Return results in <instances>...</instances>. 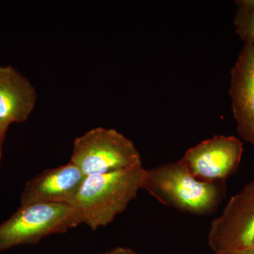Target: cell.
<instances>
[{
	"instance_id": "obj_8",
	"label": "cell",
	"mask_w": 254,
	"mask_h": 254,
	"mask_svg": "<svg viewBox=\"0 0 254 254\" xmlns=\"http://www.w3.org/2000/svg\"><path fill=\"white\" fill-rule=\"evenodd\" d=\"M86 177L71 162L46 169L26 182L20 196L21 205L38 203L70 205Z\"/></svg>"
},
{
	"instance_id": "obj_6",
	"label": "cell",
	"mask_w": 254,
	"mask_h": 254,
	"mask_svg": "<svg viewBox=\"0 0 254 254\" xmlns=\"http://www.w3.org/2000/svg\"><path fill=\"white\" fill-rule=\"evenodd\" d=\"M243 153L240 139L218 135L187 150L180 161L195 178L217 183L237 171Z\"/></svg>"
},
{
	"instance_id": "obj_12",
	"label": "cell",
	"mask_w": 254,
	"mask_h": 254,
	"mask_svg": "<svg viewBox=\"0 0 254 254\" xmlns=\"http://www.w3.org/2000/svg\"><path fill=\"white\" fill-rule=\"evenodd\" d=\"M102 254H141L128 247H118Z\"/></svg>"
},
{
	"instance_id": "obj_2",
	"label": "cell",
	"mask_w": 254,
	"mask_h": 254,
	"mask_svg": "<svg viewBox=\"0 0 254 254\" xmlns=\"http://www.w3.org/2000/svg\"><path fill=\"white\" fill-rule=\"evenodd\" d=\"M143 190L162 204L198 215L213 213L223 195L220 185L195 178L180 160L145 169Z\"/></svg>"
},
{
	"instance_id": "obj_10",
	"label": "cell",
	"mask_w": 254,
	"mask_h": 254,
	"mask_svg": "<svg viewBox=\"0 0 254 254\" xmlns=\"http://www.w3.org/2000/svg\"><path fill=\"white\" fill-rule=\"evenodd\" d=\"M235 4V31L245 43H250L254 48V0H238Z\"/></svg>"
},
{
	"instance_id": "obj_9",
	"label": "cell",
	"mask_w": 254,
	"mask_h": 254,
	"mask_svg": "<svg viewBox=\"0 0 254 254\" xmlns=\"http://www.w3.org/2000/svg\"><path fill=\"white\" fill-rule=\"evenodd\" d=\"M37 93L31 82L11 65H0V122L22 123L33 113Z\"/></svg>"
},
{
	"instance_id": "obj_1",
	"label": "cell",
	"mask_w": 254,
	"mask_h": 254,
	"mask_svg": "<svg viewBox=\"0 0 254 254\" xmlns=\"http://www.w3.org/2000/svg\"><path fill=\"white\" fill-rule=\"evenodd\" d=\"M143 165L86 177L71 204L79 210L92 230L109 225L143 190Z\"/></svg>"
},
{
	"instance_id": "obj_13",
	"label": "cell",
	"mask_w": 254,
	"mask_h": 254,
	"mask_svg": "<svg viewBox=\"0 0 254 254\" xmlns=\"http://www.w3.org/2000/svg\"><path fill=\"white\" fill-rule=\"evenodd\" d=\"M217 254H254V248L245 249V250L230 251Z\"/></svg>"
},
{
	"instance_id": "obj_4",
	"label": "cell",
	"mask_w": 254,
	"mask_h": 254,
	"mask_svg": "<svg viewBox=\"0 0 254 254\" xmlns=\"http://www.w3.org/2000/svg\"><path fill=\"white\" fill-rule=\"evenodd\" d=\"M69 162L86 177L142 165L133 142L117 130L104 127L92 128L76 138Z\"/></svg>"
},
{
	"instance_id": "obj_7",
	"label": "cell",
	"mask_w": 254,
	"mask_h": 254,
	"mask_svg": "<svg viewBox=\"0 0 254 254\" xmlns=\"http://www.w3.org/2000/svg\"><path fill=\"white\" fill-rule=\"evenodd\" d=\"M229 95L239 134L254 147V48L245 43L230 72Z\"/></svg>"
},
{
	"instance_id": "obj_3",
	"label": "cell",
	"mask_w": 254,
	"mask_h": 254,
	"mask_svg": "<svg viewBox=\"0 0 254 254\" xmlns=\"http://www.w3.org/2000/svg\"><path fill=\"white\" fill-rule=\"evenodd\" d=\"M83 224L78 209L66 203L21 205L0 225V252L20 245L38 244L45 237L63 234Z\"/></svg>"
},
{
	"instance_id": "obj_5",
	"label": "cell",
	"mask_w": 254,
	"mask_h": 254,
	"mask_svg": "<svg viewBox=\"0 0 254 254\" xmlns=\"http://www.w3.org/2000/svg\"><path fill=\"white\" fill-rule=\"evenodd\" d=\"M254 180L229 200L221 215L212 222L209 247L215 254L254 248Z\"/></svg>"
},
{
	"instance_id": "obj_11",
	"label": "cell",
	"mask_w": 254,
	"mask_h": 254,
	"mask_svg": "<svg viewBox=\"0 0 254 254\" xmlns=\"http://www.w3.org/2000/svg\"><path fill=\"white\" fill-rule=\"evenodd\" d=\"M9 128V126L0 122V163L2 158L3 146H4L5 138Z\"/></svg>"
},
{
	"instance_id": "obj_14",
	"label": "cell",
	"mask_w": 254,
	"mask_h": 254,
	"mask_svg": "<svg viewBox=\"0 0 254 254\" xmlns=\"http://www.w3.org/2000/svg\"><path fill=\"white\" fill-rule=\"evenodd\" d=\"M253 247H254V245H253Z\"/></svg>"
}]
</instances>
